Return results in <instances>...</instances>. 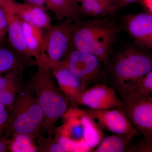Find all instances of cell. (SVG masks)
Instances as JSON below:
<instances>
[{
  "instance_id": "1",
  "label": "cell",
  "mask_w": 152,
  "mask_h": 152,
  "mask_svg": "<svg viewBox=\"0 0 152 152\" xmlns=\"http://www.w3.org/2000/svg\"><path fill=\"white\" fill-rule=\"evenodd\" d=\"M122 30L115 20L95 18L74 22L72 45L99 59L105 69L108 66L114 45Z\"/></svg>"
},
{
  "instance_id": "2",
  "label": "cell",
  "mask_w": 152,
  "mask_h": 152,
  "mask_svg": "<svg viewBox=\"0 0 152 152\" xmlns=\"http://www.w3.org/2000/svg\"><path fill=\"white\" fill-rule=\"evenodd\" d=\"M149 51L135 45L124 47L105 69L120 96L124 94L137 80L152 71V58Z\"/></svg>"
},
{
  "instance_id": "3",
  "label": "cell",
  "mask_w": 152,
  "mask_h": 152,
  "mask_svg": "<svg viewBox=\"0 0 152 152\" xmlns=\"http://www.w3.org/2000/svg\"><path fill=\"white\" fill-rule=\"evenodd\" d=\"M28 86L42 112V129L51 135L55 124L66 111L67 98L56 86L50 70L39 68Z\"/></svg>"
},
{
  "instance_id": "4",
  "label": "cell",
  "mask_w": 152,
  "mask_h": 152,
  "mask_svg": "<svg viewBox=\"0 0 152 152\" xmlns=\"http://www.w3.org/2000/svg\"><path fill=\"white\" fill-rule=\"evenodd\" d=\"M4 130L11 135L25 134L37 137L42 129V112L37 99L28 86H20Z\"/></svg>"
},
{
  "instance_id": "5",
  "label": "cell",
  "mask_w": 152,
  "mask_h": 152,
  "mask_svg": "<svg viewBox=\"0 0 152 152\" xmlns=\"http://www.w3.org/2000/svg\"><path fill=\"white\" fill-rule=\"evenodd\" d=\"M74 21L66 19L52 26L43 37V54L38 67L51 70L65 56L72 45Z\"/></svg>"
},
{
  "instance_id": "6",
  "label": "cell",
  "mask_w": 152,
  "mask_h": 152,
  "mask_svg": "<svg viewBox=\"0 0 152 152\" xmlns=\"http://www.w3.org/2000/svg\"><path fill=\"white\" fill-rule=\"evenodd\" d=\"M63 61L76 77L87 86L102 80L105 76L102 61L88 53L79 50L71 45Z\"/></svg>"
},
{
  "instance_id": "7",
  "label": "cell",
  "mask_w": 152,
  "mask_h": 152,
  "mask_svg": "<svg viewBox=\"0 0 152 152\" xmlns=\"http://www.w3.org/2000/svg\"><path fill=\"white\" fill-rule=\"evenodd\" d=\"M122 110L133 127L144 138L152 141V95L135 99H121Z\"/></svg>"
},
{
  "instance_id": "8",
  "label": "cell",
  "mask_w": 152,
  "mask_h": 152,
  "mask_svg": "<svg viewBox=\"0 0 152 152\" xmlns=\"http://www.w3.org/2000/svg\"><path fill=\"white\" fill-rule=\"evenodd\" d=\"M120 27L133 40L134 45L145 50L152 48V14L145 12L123 15Z\"/></svg>"
},
{
  "instance_id": "9",
  "label": "cell",
  "mask_w": 152,
  "mask_h": 152,
  "mask_svg": "<svg viewBox=\"0 0 152 152\" xmlns=\"http://www.w3.org/2000/svg\"><path fill=\"white\" fill-rule=\"evenodd\" d=\"M85 111L102 129L119 134H133L138 137L141 135L121 109L100 110L88 108Z\"/></svg>"
},
{
  "instance_id": "10",
  "label": "cell",
  "mask_w": 152,
  "mask_h": 152,
  "mask_svg": "<svg viewBox=\"0 0 152 152\" xmlns=\"http://www.w3.org/2000/svg\"><path fill=\"white\" fill-rule=\"evenodd\" d=\"M95 110L121 109L123 102L115 89L104 84H96L82 93L78 103Z\"/></svg>"
},
{
  "instance_id": "11",
  "label": "cell",
  "mask_w": 152,
  "mask_h": 152,
  "mask_svg": "<svg viewBox=\"0 0 152 152\" xmlns=\"http://www.w3.org/2000/svg\"><path fill=\"white\" fill-rule=\"evenodd\" d=\"M50 70L61 91L72 102L78 103L81 95L86 89L84 83L71 72L63 60Z\"/></svg>"
},
{
  "instance_id": "12",
  "label": "cell",
  "mask_w": 152,
  "mask_h": 152,
  "mask_svg": "<svg viewBox=\"0 0 152 152\" xmlns=\"http://www.w3.org/2000/svg\"><path fill=\"white\" fill-rule=\"evenodd\" d=\"M12 10L20 20L28 22L41 29L47 30L52 26L51 19L44 7L14 1Z\"/></svg>"
},
{
  "instance_id": "13",
  "label": "cell",
  "mask_w": 152,
  "mask_h": 152,
  "mask_svg": "<svg viewBox=\"0 0 152 152\" xmlns=\"http://www.w3.org/2000/svg\"><path fill=\"white\" fill-rule=\"evenodd\" d=\"M3 10L5 12L7 21V33L11 47L17 53L31 58L25 40L20 20L14 13L12 7Z\"/></svg>"
},
{
  "instance_id": "14",
  "label": "cell",
  "mask_w": 152,
  "mask_h": 152,
  "mask_svg": "<svg viewBox=\"0 0 152 152\" xmlns=\"http://www.w3.org/2000/svg\"><path fill=\"white\" fill-rule=\"evenodd\" d=\"M47 7L58 20L69 19L75 22L81 20L80 5L76 0H44Z\"/></svg>"
},
{
  "instance_id": "15",
  "label": "cell",
  "mask_w": 152,
  "mask_h": 152,
  "mask_svg": "<svg viewBox=\"0 0 152 152\" xmlns=\"http://www.w3.org/2000/svg\"><path fill=\"white\" fill-rule=\"evenodd\" d=\"M28 48L31 58L38 64L43 54V37L41 28L28 22L20 20Z\"/></svg>"
},
{
  "instance_id": "16",
  "label": "cell",
  "mask_w": 152,
  "mask_h": 152,
  "mask_svg": "<svg viewBox=\"0 0 152 152\" xmlns=\"http://www.w3.org/2000/svg\"><path fill=\"white\" fill-rule=\"evenodd\" d=\"M30 58L22 56L14 50L0 48V77L4 73L14 72L18 75L29 64Z\"/></svg>"
},
{
  "instance_id": "17",
  "label": "cell",
  "mask_w": 152,
  "mask_h": 152,
  "mask_svg": "<svg viewBox=\"0 0 152 152\" xmlns=\"http://www.w3.org/2000/svg\"><path fill=\"white\" fill-rule=\"evenodd\" d=\"M135 136L133 134L109 136L102 139L94 152H123L127 151L131 142Z\"/></svg>"
},
{
  "instance_id": "18",
  "label": "cell",
  "mask_w": 152,
  "mask_h": 152,
  "mask_svg": "<svg viewBox=\"0 0 152 152\" xmlns=\"http://www.w3.org/2000/svg\"><path fill=\"white\" fill-rule=\"evenodd\" d=\"M80 119L83 128L84 140L92 151L102 140L103 133L97 124L85 110H81Z\"/></svg>"
},
{
  "instance_id": "19",
  "label": "cell",
  "mask_w": 152,
  "mask_h": 152,
  "mask_svg": "<svg viewBox=\"0 0 152 152\" xmlns=\"http://www.w3.org/2000/svg\"><path fill=\"white\" fill-rule=\"evenodd\" d=\"M80 5L82 16L105 18L113 16L115 12L107 7L99 0H76Z\"/></svg>"
},
{
  "instance_id": "20",
  "label": "cell",
  "mask_w": 152,
  "mask_h": 152,
  "mask_svg": "<svg viewBox=\"0 0 152 152\" xmlns=\"http://www.w3.org/2000/svg\"><path fill=\"white\" fill-rule=\"evenodd\" d=\"M152 71L139 79L124 94L121 99H135L152 95Z\"/></svg>"
},
{
  "instance_id": "21",
  "label": "cell",
  "mask_w": 152,
  "mask_h": 152,
  "mask_svg": "<svg viewBox=\"0 0 152 152\" xmlns=\"http://www.w3.org/2000/svg\"><path fill=\"white\" fill-rule=\"evenodd\" d=\"M35 138L25 134H14L12 138L8 140L9 151L13 152L37 151L34 143Z\"/></svg>"
},
{
  "instance_id": "22",
  "label": "cell",
  "mask_w": 152,
  "mask_h": 152,
  "mask_svg": "<svg viewBox=\"0 0 152 152\" xmlns=\"http://www.w3.org/2000/svg\"><path fill=\"white\" fill-rule=\"evenodd\" d=\"M56 140L64 152H88L91 151L84 140L78 141L72 140L57 134Z\"/></svg>"
},
{
  "instance_id": "23",
  "label": "cell",
  "mask_w": 152,
  "mask_h": 152,
  "mask_svg": "<svg viewBox=\"0 0 152 152\" xmlns=\"http://www.w3.org/2000/svg\"><path fill=\"white\" fill-rule=\"evenodd\" d=\"M18 75L10 72L5 75L0 77V88L18 91L20 85L18 79Z\"/></svg>"
},
{
  "instance_id": "24",
  "label": "cell",
  "mask_w": 152,
  "mask_h": 152,
  "mask_svg": "<svg viewBox=\"0 0 152 152\" xmlns=\"http://www.w3.org/2000/svg\"><path fill=\"white\" fill-rule=\"evenodd\" d=\"M18 91L0 88V103L11 110L13 106Z\"/></svg>"
},
{
  "instance_id": "25",
  "label": "cell",
  "mask_w": 152,
  "mask_h": 152,
  "mask_svg": "<svg viewBox=\"0 0 152 152\" xmlns=\"http://www.w3.org/2000/svg\"><path fill=\"white\" fill-rule=\"evenodd\" d=\"M40 148L44 151L50 152H65L62 148L57 141L56 139H53L49 136L48 138L45 139L42 142Z\"/></svg>"
},
{
  "instance_id": "26",
  "label": "cell",
  "mask_w": 152,
  "mask_h": 152,
  "mask_svg": "<svg viewBox=\"0 0 152 152\" xmlns=\"http://www.w3.org/2000/svg\"><path fill=\"white\" fill-rule=\"evenodd\" d=\"M127 152H151L152 141L144 138L137 144L130 145Z\"/></svg>"
},
{
  "instance_id": "27",
  "label": "cell",
  "mask_w": 152,
  "mask_h": 152,
  "mask_svg": "<svg viewBox=\"0 0 152 152\" xmlns=\"http://www.w3.org/2000/svg\"><path fill=\"white\" fill-rule=\"evenodd\" d=\"M7 32V21L5 12L0 8V40L3 39Z\"/></svg>"
},
{
  "instance_id": "28",
  "label": "cell",
  "mask_w": 152,
  "mask_h": 152,
  "mask_svg": "<svg viewBox=\"0 0 152 152\" xmlns=\"http://www.w3.org/2000/svg\"><path fill=\"white\" fill-rule=\"evenodd\" d=\"M9 113L5 108V106L0 103V136L4 131L5 126Z\"/></svg>"
},
{
  "instance_id": "29",
  "label": "cell",
  "mask_w": 152,
  "mask_h": 152,
  "mask_svg": "<svg viewBox=\"0 0 152 152\" xmlns=\"http://www.w3.org/2000/svg\"><path fill=\"white\" fill-rule=\"evenodd\" d=\"M137 4L141 6L143 12L152 14V0H139Z\"/></svg>"
},
{
  "instance_id": "30",
  "label": "cell",
  "mask_w": 152,
  "mask_h": 152,
  "mask_svg": "<svg viewBox=\"0 0 152 152\" xmlns=\"http://www.w3.org/2000/svg\"><path fill=\"white\" fill-rule=\"evenodd\" d=\"M99 1L104 5L109 8V9H111L116 13H117L118 10L117 0H99Z\"/></svg>"
},
{
  "instance_id": "31",
  "label": "cell",
  "mask_w": 152,
  "mask_h": 152,
  "mask_svg": "<svg viewBox=\"0 0 152 152\" xmlns=\"http://www.w3.org/2000/svg\"><path fill=\"white\" fill-rule=\"evenodd\" d=\"M139 0H117L118 10L124 8L132 4H137Z\"/></svg>"
},
{
  "instance_id": "32",
  "label": "cell",
  "mask_w": 152,
  "mask_h": 152,
  "mask_svg": "<svg viewBox=\"0 0 152 152\" xmlns=\"http://www.w3.org/2000/svg\"><path fill=\"white\" fill-rule=\"evenodd\" d=\"M8 140L0 137V152L9 151Z\"/></svg>"
},
{
  "instance_id": "33",
  "label": "cell",
  "mask_w": 152,
  "mask_h": 152,
  "mask_svg": "<svg viewBox=\"0 0 152 152\" xmlns=\"http://www.w3.org/2000/svg\"><path fill=\"white\" fill-rule=\"evenodd\" d=\"M14 0H0V8L2 10L12 6Z\"/></svg>"
}]
</instances>
